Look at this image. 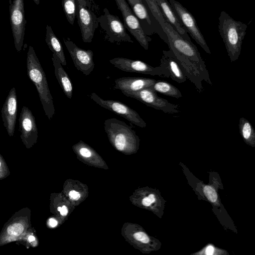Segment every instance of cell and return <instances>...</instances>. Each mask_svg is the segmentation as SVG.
Wrapping results in <instances>:
<instances>
[{
	"label": "cell",
	"mask_w": 255,
	"mask_h": 255,
	"mask_svg": "<svg viewBox=\"0 0 255 255\" xmlns=\"http://www.w3.org/2000/svg\"><path fill=\"white\" fill-rule=\"evenodd\" d=\"M147 8L151 17L161 28V25L166 21L155 0H142Z\"/></svg>",
	"instance_id": "obj_24"
},
{
	"label": "cell",
	"mask_w": 255,
	"mask_h": 255,
	"mask_svg": "<svg viewBox=\"0 0 255 255\" xmlns=\"http://www.w3.org/2000/svg\"><path fill=\"white\" fill-rule=\"evenodd\" d=\"M118 8L121 11L124 25L131 34L145 50L148 48L151 38L143 31L139 20L134 14L126 0H115Z\"/></svg>",
	"instance_id": "obj_8"
},
{
	"label": "cell",
	"mask_w": 255,
	"mask_h": 255,
	"mask_svg": "<svg viewBox=\"0 0 255 255\" xmlns=\"http://www.w3.org/2000/svg\"><path fill=\"white\" fill-rule=\"evenodd\" d=\"M90 98L101 107L118 115L133 124L140 128H145L146 123L134 110L119 101L105 100L95 93H92Z\"/></svg>",
	"instance_id": "obj_11"
},
{
	"label": "cell",
	"mask_w": 255,
	"mask_h": 255,
	"mask_svg": "<svg viewBox=\"0 0 255 255\" xmlns=\"http://www.w3.org/2000/svg\"><path fill=\"white\" fill-rule=\"evenodd\" d=\"M104 129L110 140L120 151L128 144H135L138 140L135 132L129 126L116 118H110L104 122Z\"/></svg>",
	"instance_id": "obj_4"
},
{
	"label": "cell",
	"mask_w": 255,
	"mask_h": 255,
	"mask_svg": "<svg viewBox=\"0 0 255 255\" xmlns=\"http://www.w3.org/2000/svg\"><path fill=\"white\" fill-rule=\"evenodd\" d=\"M95 0H90V2H92V1H94Z\"/></svg>",
	"instance_id": "obj_40"
},
{
	"label": "cell",
	"mask_w": 255,
	"mask_h": 255,
	"mask_svg": "<svg viewBox=\"0 0 255 255\" xmlns=\"http://www.w3.org/2000/svg\"><path fill=\"white\" fill-rule=\"evenodd\" d=\"M127 97L136 99L146 106L165 113H178V105L169 103L167 100L158 97L157 93L150 88L143 89L136 92H123Z\"/></svg>",
	"instance_id": "obj_9"
},
{
	"label": "cell",
	"mask_w": 255,
	"mask_h": 255,
	"mask_svg": "<svg viewBox=\"0 0 255 255\" xmlns=\"http://www.w3.org/2000/svg\"><path fill=\"white\" fill-rule=\"evenodd\" d=\"M60 212L61 215L65 216L68 213V209L67 207L65 206H63Z\"/></svg>",
	"instance_id": "obj_34"
},
{
	"label": "cell",
	"mask_w": 255,
	"mask_h": 255,
	"mask_svg": "<svg viewBox=\"0 0 255 255\" xmlns=\"http://www.w3.org/2000/svg\"><path fill=\"white\" fill-rule=\"evenodd\" d=\"M214 248L212 246H209L206 249V254L208 255H211L213 254Z\"/></svg>",
	"instance_id": "obj_32"
},
{
	"label": "cell",
	"mask_w": 255,
	"mask_h": 255,
	"mask_svg": "<svg viewBox=\"0 0 255 255\" xmlns=\"http://www.w3.org/2000/svg\"><path fill=\"white\" fill-rule=\"evenodd\" d=\"M156 80L144 77H124L117 79L114 89L123 92H136L150 87Z\"/></svg>",
	"instance_id": "obj_18"
},
{
	"label": "cell",
	"mask_w": 255,
	"mask_h": 255,
	"mask_svg": "<svg viewBox=\"0 0 255 255\" xmlns=\"http://www.w3.org/2000/svg\"><path fill=\"white\" fill-rule=\"evenodd\" d=\"M127 0L132 11L139 20L140 25L146 35L151 36L154 33H157L165 42L167 40L165 33L151 17L142 0Z\"/></svg>",
	"instance_id": "obj_12"
},
{
	"label": "cell",
	"mask_w": 255,
	"mask_h": 255,
	"mask_svg": "<svg viewBox=\"0 0 255 255\" xmlns=\"http://www.w3.org/2000/svg\"><path fill=\"white\" fill-rule=\"evenodd\" d=\"M204 193L207 198L212 202L217 200V195L215 189L210 186H205L204 188Z\"/></svg>",
	"instance_id": "obj_27"
},
{
	"label": "cell",
	"mask_w": 255,
	"mask_h": 255,
	"mask_svg": "<svg viewBox=\"0 0 255 255\" xmlns=\"http://www.w3.org/2000/svg\"><path fill=\"white\" fill-rule=\"evenodd\" d=\"M9 15L15 48L19 52L23 44L26 23L24 15V0H10Z\"/></svg>",
	"instance_id": "obj_7"
},
{
	"label": "cell",
	"mask_w": 255,
	"mask_h": 255,
	"mask_svg": "<svg viewBox=\"0 0 255 255\" xmlns=\"http://www.w3.org/2000/svg\"><path fill=\"white\" fill-rule=\"evenodd\" d=\"M247 26V24L233 19L225 11L221 12L219 31L232 62L239 58Z\"/></svg>",
	"instance_id": "obj_3"
},
{
	"label": "cell",
	"mask_w": 255,
	"mask_h": 255,
	"mask_svg": "<svg viewBox=\"0 0 255 255\" xmlns=\"http://www.w3.org/2000/svg\"><path fill=\"white\" fill-rule=\"evenodd\" d=\"M85 0V1H86L87 2H90V0Z\"/></svg>",
	"instance_id": "obj_39"
},
{
	"label": "cell",
	"mask_w": 255,
	"mask_h": 255,
	"mask_svg": "<svg viewBox=\"0 0 255 255\" xmlns=\"http://www.w3.org/2000/svg\"><path fill=\"white\" fill-rule=\"evenodd\" d=\"M61 209H62V207H59L58 208V210L59 212H60V211H61Z\"/></svg>",
	"instance_id": "obj_38"
},
{
	"label": "cell",
	"mask_w": 255,
	"mask_h": 255,
	"mask_svg": "<svg viewBox=\"0 0 255 255\" xmlns=\"http://www.w3.org/2000/svg\"><path fill=\"white\" fill-rule=\"evenodd\" d=\"M24 230L23 226L20 223H15L8 227L7 232L10 235L18 236Z\"/></svg>",
	"instance_id": "obj_26"
},
{
	"label": "cell",
	"mask_w": 255,
	"mask_h": 255,
	"mask_svg": "<svg viewBox=\"0 0 255 255\" xmlns=\"http://www.w3.org/2000/svg\"><path fill=\"white\" fill-rule=\"evenodd\" d=\"M142 203V204L145 206H149L151 203V201H150L148 197L143 198Z\"/></svg>",
	"instance_id": "obj_31"
},
{
	"label": "cell",
	"mask_w": 255,
	"mask_h": 255,
	"mask_svg": "<svg viewBox=\"0 0 255 255\" xmlns=\"http://www.w3.org/2000/svg\"><path fill=\"white\" fill-rule=\"evenodd\" d=\"M148 198H149V199L151 201V203L154 202L155 201V198L154 197V196L153 194H150L148 196Z\"/></svg>",
	"instance_id": "obj_35"
},
{
	"label": "cell",
	"mask_w": 255,
	"mask_h": 255,
	"mask_svg": "<svg viewBox=\"0 0 255 255\" xmlns=\"http://www.w3.org/2000/svg\"><path fill=\"white\" fill-rule=\"evenodd\" d=\"M103 11L104 14L98 17V21L106 33L105 39L111 43H133L119 17L110 13L107 8Z\"/></svg>",
	"instance_id": "obj_5"
},
{
	"label": "cell",
	"mask_w": 255,
	"mask_h": 255,
	"mask_svg": "<svg viewBox=\"0 0 255 255\" xmlns=\"http://www.w3.org/2000/svg\"><path fill=\"white\" fill-rule=\"evenodd\" d=\"M239 131L243 138L248 143L254 144L255 140V130L250 122L245 118L239 120Z\"/></svg>",
	"instance_id": "obj_23"
},
{
	"label": "cell",
	"mask_w": 255,
	"mask_h": 255,
	"mask_svg": "<svg viewBox=\"0 0 255 255\" xmlns=\"http://www.w3.org/2000/svg\"><path fill=\"white\" fill-rule=\"evenodd\" d=\"M20 138L27 148L34 144L38 137V130L35 117L31 111L23 106L19 118Z\"/></svg>",
	"instance_id": "obj_15"
},
{
	"label": "cell",
	"mask_w": 255,
	"mask_h": 255,
	"mask_svg": "<svg viewBox=\"0 0 255 255\" xmlns=\"http://www.w3.org/2000/svg\"><path fill=\"white\" fill-rule=\"evenodd\" d=\"M69 195L71 199L75 200H78L80 197L79 193L74 190L70 191Z\"/></svg>",
	"instance_id": "obj_30"
},
{
	"label": "cell",
	"mask_w": 255,
	"mask_h": 255,
	"mask_svg": "<svg viewBox=\"0 0 255 255\" xmlns=\"http://www.w3.org/2000/svg\"><path fill=\"white\" fill-rule=\"evenodd\" d=\"M169 2L187 32L207 53L210 54L211 51L193 15L178 1L169 0Z\"/></svg>",
	"instance_id": "obj_10"
},
{
	"label": "cell",
	"mask_w": 255,
	"mask_h": 255,
	"mask_svg": "<svg viewBox=\"0 0 255 255\" xmlns=\"http://www.w3.org/2000/svg\"><path fill=\"white\" fill-rule=\"evenodd\" d=\"M114 67L125 72H134L165 77V72L160 66L152 67L140 61L125 57H116L109 61Z\"/></svg>",
	"instance_id": "obj_14"
},
{
	"label": "cell",
	"mask_w": 255,
	"mask_h": 255,
	"mask_svg": "<svg viewBox=\"0 0 255 255\" xmlns=\"http://www.w3.org/2000/svg\"><path fill=\"white\" fill-rule=\"evenodd\" d=\"M52 60L56 78L65 96L71 99L73 95V86L71 80L62 67L58 57L52 54Z\"/></svg>",
	"instance_id": "obj_20"
},
{
	"label": "cell",
	"mask_w": 255,
	"mask_h": 255,
	"mask_svg": "<svg viewBox=\"0 0 255 255\" xmlns=\"http://www.w3.org/2000/svg\"><path fill=\"white\" fill-rule=\"evenodd\" d=\"M0 165H1V163H0Z\"/></svg>",
	"instance_id": "obj_41"
},
{
	"label": "cell",
	"mask_w": 255,
	"mask_h": 255,
	"mask_svg": "<svg viewBox=\"0 0 255 255\" xmlns=\"http://www.w3.org/2000/svg\"><path fill=\"white\" fill-rule=\"evenodd\" d=\"M161 27L167 37L165 43L197 91L201 93L204 90L203 81L212 85L205 62L196 46L191 40L178 34L168 22L165 21Z\"/></svg>",
	"instance_id": "obj_1"
},
{
	"label": "cell",
	"mask_w": 255,
	"mask_h": 255,
	"mask_svg": "<svg viewBox=\"0 0 255 255\" xmlns=\"http://www.w3.org/2000/svg\"><path fill=\"white\" fill-rule=\"evenodd\" d=\"M165 20L183 38L191 40L187 31L167 0H155Z\"/></svg>",
	"instance_id": "obj_19"
},
{
	"label": "cell",
	"mask_w": 255,
	"mask_h": 255,
	"mask_svg": "<svg viewBox=\"0 0 255 255\" xmlns=\"http://www.w3.org/2000/svg\"><path fill=\"white\" fill-rule=\"evenodd\" d=\"M79 152L82 156L85 157H89L92 155L91 151L86 146H81Z\"/></svg>",
	"instance_id": "obj_29"
},
{
	"label": "cell",
	"mask_w": 255,
	"mask_h": 255,
	"mask_svg": "<svg viewBox=\"0 0 255 255\" xmlns=\"http://www.w3.org/2000/svg\"><path fill=\"white\" fill-rule=\"evenodd\" d=\"M133 237L136 240L143 243H147L149 242L148 236L143 232L135 233L134 234Z\"/></svg>",
	"instance_id": "obj_28"
},
{
	"label": "cell",
	"mask_w": 255,
	"mask_h": 255,
	"mask_svg": "<svg viewBox=\"0 0 255 255\" xmlns=\"http://www.w3.org/2000/svg\"><path fill=\"white\" fill-rule=\"evenodd\" d=\"M149 88L156 92L167 96L177 99L182 97L181 93L177 88L165 81L156 80L155 82Z\"/></svg>",
	"instance_id": "obj_22"
},
{
	"label": "cell",
	"mask_w": 255,
	"mask_h": 255,
	"mask_svg": "<svg viewBox=\"0 0 255 255\" xmlns=\"http://www.w3.org/2000/svg\"><path fill=\"white\" fill-rule=\"evenodd\" d=\"M57 222L54 219L51 218L49 219V225L51 227H55L57 225Z\"/></svg>",
	"instance_id": "obj_33"
},
{
	"label": "cell",
	"mask_w": 255,
	"mask_h": 255,
	"mask_svg": "<svg viewBox=\"0 0 255 255\" xmlns=\"http://www.w3.org/2000/svg\"><path fill=\"white\" fill-rule=\"evenodd\" d=\"M63 41L75 67L85 75H89L95 67L93 52L79 48L69 38H64Z\"/></svg>",
	"instance_id": "obj_13"
},
{
	"label": "cell",
	"mask_w": 255,
	"mask_h": 255,
	"mask_svg": "<svg viewBox=\"0 0 255 255\" xmlns=\"http://www.w3.org/2000/svg\"><path fill=\"white\" fill-rule=\"evenodd\" d=\"M26 67L28 77L36 88L45 114L51 120L55 114L53 97L45 73L31 46H29L27 53Z\"/></svg>",
	"instance_id": "obj_2"
},
{
	"label": "cell",
	"mask_w": 255,
	"mask_h": 255,
	"mask_svg": "<svg viewBox=\"0 0 255 255\" xmlns=\"http://www.w3.org/2000/svg\"><path fill=\"white\" fill-rule=\"evenodd\" d=\"M76 15L83 42L90 43L94 36L99 23L98 17L91 10V2L75 0Z\"/></svg>",
	"instance_id": "obj_6"
},
{
	"label": "cell",
	"mask_w": 255,
	"mask_h": 255,
	"mask_svg": "<svg viewBox=\"0 0 255 255\" xmlns=\"http://www.w3.org/2000/svg\"><path fill=\"white\" fill-rule=\"evenodd\" d=\"M62 6L67 21L73 25L76 15L75 0H62Z\"/></svg>",
	"instance_id": "obj_25"
},
{
	"label": "cell",
	"mask_w": 255,
	"mask_h": 255,
	"mask_svg": "<svg viewBox=\"0 0 255 255\" xmlns=\"http://www.w3.org/2000/svg\"><path fill=\"white\" fill-rule=\"evenodd\" d=\"M45 41L52 54L58 57L63 66H66V60L62 45L51 27L48 24L46 27Z\"/></svg>",
	"instance_id": "obj_21"
},
{
	"label": "cell",
	"mask_w": 255,
	"mask_h": 255,
	"mask_svg": "<svg viewBox=\"0 0 255 255\" xmlns=\"http://www.w3.org/2000/svg\"><path fill=\"white\" fill-rule=\"evenodd\" d=\"M36 4H39L40 3V0H33Z\"/></svg>",
	"instance_id": "obj_37"
},
{
	"label": "cell",
	"mask_w": 255,
	"mask_h": 255,
	"mask_svg": "<svg viewBox=\"0 0 255 255\" xmlns=\"http://www.w3.org/2000/svg\"><path fill=\"white\" fill-rule=\"evenodd\" d=\"M28 240L30 242H32L35 240V238L33 236H30L28 238Z\"/></svg>",
	"instance_id": "obj_36"
},
{
	"label": "cell",
	"mask_w": 255,
	"mask_h": 255,
	"mask_svg": "<svg viewBox=\"0 0 255 255\" xmlns=\"http://www.w3.org/2000/svg\"><path fill=\"white\" fill-rule=\"evenodd\" d=\"M160 66L165 72V77L170 78L178 83L185 82L187 77L170 50H163Z\"/></svg>",
	"instance_id": "obj_17"
},
{
	"label": "cell",
	"mask_w": 255,
	"mask_h": 255,
	"mask_svg": "<svg viewBox=\"0 0 255 255\" xmlns=\"http://www.w3.org/2000/svg\"><path fill=\"white\" fill-rule=\"evenodd\" d=\"M17 111V99L16 89L12 88L4 101L1 110V118L4 127L8 134H14Z\"/></svg>",
	"instance_id": "obj_16"
}]
</instances>
